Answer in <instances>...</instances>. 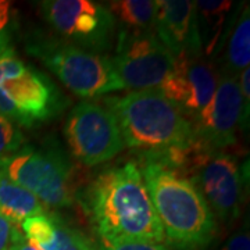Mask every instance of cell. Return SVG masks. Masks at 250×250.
I'll list each match as a JSON object with an SVG mask.
<instances>
[{"label":"cell","instance_id":"cell-1","mask_svg":"<svg viewBox=\"0 0 250 250\" xmlns=\"http://www.w3.org/2000/svg\"><path fill=\"white\" fill-rule=\"evenodd\" d=\"M78 197L102 243L166 245L161 224L135 161L103 170Z\"/></svg>","mask_w":250,"mask_h":250},{"label":"cell","instance_id":"cell-2","mask_svg":"<svg viewBox=\"0 0 250 250\" xmlns=\"http://www.w3.org/2000/svg\"><path fill=\"white\" fill-rule=\"evenodd\" d=\"M139 168L166 245L171 250H206L211 246L220 232V224L195 185L156 161H142Z\"/></svg>","mask_w":250,"mask_h":250},{"label":"cell","instance_id":"cell-3","mask_svg":"<svg viewBox=\"0 0 250 250\" xmlns=\"http://www.w3.org/2000/svg\"><path fill=\"white\" fill-rule=\"evenodd\" d=\"M103 104L116 117L124 145L138 153L141 161L156 160L196 141L190 120L159 89L106 96Z\"/></svg>","mask_w":250,"mask_h":250},{"label":"cell","instance_id":"cell-4","mask_svg":"<svg viewBox=\"0 0 250 250\" xmlns=\"http://www.w3.org/2000/svg\"><path fill=\"white\" fill-rule=\"evenodd\" d=\"M25 50L83 100L125 89L110 56L85 50L42 28L28 32Z\"/></svg>","mask_w":250,"mask_h":250},{"label":"cell","instance_id":"cell-5","mask_svg":"<svg viewBox=\"0 0 250 250\" xmlns=\"http://www.w3.org/2000/svg\"><path fill=\"white\" fill-rule=\"evenodd\" d=\"M70 104L54 81L10 50L0 57V114L17 126L36 128L62 116Z\"/></svg>","mask_w":250,"mask_h":250},{"label":"cell","instance_id":"cell-6","mask_svg":"<svg viewBox=\"0 0 250 250\" xmlns=\"http://www.w3.org/2000/svg\"><path fill=\"white\" fill-rule=\"evenodd\" d=\"M0 172L27 189L47 210L75 205V168L57 138L49 136L39 146L27 143L0 160Z\"/></svg>","mask_w":250,"mask_h":250},{"label":"cell","instance_id":"cell-7","mask_svg":"<svg viewBox=\"0 0 250 250\" xmlns=\"http://www.w3.org/2000/svg\"><path fill=\"white\" fill-rule=\"evenodd\" d=\"M203 196L218 224L229 225L245 203V167L227 150H208L195 143L177 171Z\"/></svg>","mask_w":250,"mask_h":250},{"label":"cell","instance_id":"cell-8","mask_svg":"<svg viewBox=\"0 0 250 250\" xmlns=\"http://www.w3.org/2000/svg\"><path fill=\"white\" fill-rule=\"evenodd\" d=\"M38 4L54 35L72 45L106 54L116 43L118 25L106 4L93 0H46Z\"/></svg>","mask_w":250,"mask_h":250},{"label":"cell","instance_id":"cell-9","mask_svg":"<svg viewBox=\"0 0 250 250\" xmlns=\"http://www.w3.org/2000/svg\"><path fill=\"white\" fill-rule=\"evenodd\" d=\"M64 135L74 159L85 167L113 160L125 147L114 114L96 100H81L70 110Z\"/></svg>","mask_w":250,"mask_h":250},{"label":"cell","instance_id":"cell-10","mask_svg":"<svg viewBox=\"0 0 250 250\" xmlns=\"http://www.w3.org/2000/svg\"><path fill=\"white\" fill-rule=\"evenodd\" d=\"M113 67L125 89H157L171 74L175 60L154 29L128 31L118 28Z\"/></svg>","mask_w":250,"mask_h":250},{"label":"cell","instance_id":"cell-11","mask_svg":"<svg viewBox=\"0 0 250 250\" xmlns=\"http://www.w3.org/2000/svg\"><path fill=\"white\" fill-rule=\"evenodd\" d=\"M243 106L238 78L220 75L213 98L190 123L197 143L208 150H225L243 131Z\"/></svg>","mask_w":250,"mask_h":250},{"label":"cell","instance_id":"cell-12","mask_svg":"<svg viewBox=\"0 0 250 250\" xmlns=\"http://www.w3.org/2000/svg\"><path fill=\"white\" fill-rule=\"evenodd\" d=\"M218 80L214 64L203 57L179 60L157 89L192 121L213 98Z\"/></svg>","mask_w":250,"mask_h":250},{"label":"cell","instance_id":"cell-13","mask_svg":"<svg viewBox=\"0 0 250 250\" xmlns=\"http://www.w3.org/2000/svg\"><path fill=\"white\" fill-rule=\"evenodd\" d=\"M154 32L175 62L203 57L195 1L157 0Z\"/></svg>","mask_w":250,"mask_h":250},{"label":"cell","instance_id":"cell-14","mask_svg":"<svg viewBox=\"0 0 250 250\" xmlns=\"http://www.w3.org/2000/svg\"><path fill=\"white\" fill-rule=\"evenodd\" d=\"M22 235L39 250H96L85 233L62 215L46 210L20 225Z\"/></svg>","mask_w":250,"mask_h":250},{"label":"cell","instance_id":"cell-15","mask_svg":"<svg viewBox=\"0 0 250 250\" xmlns=\"http://www.w3.org/2000/svg\"><path fill=\"white\" fill-rule=\"evenodd\" d=\"M213 56H217L220 75L238 78L250 64V11L249 4L241 3L224 27Z\"/></svg>","mask_w":250,"mask_h":250},{"label":"cell","instance_id":"cell-16","mask_svg":"<svg viewBox=\"0 0 250 250\" xmlns=\"http://www.w3.org/2000/svg\"><path fill=\"white\" fill-rule=\"evenodd\" d=\"M233 3L229 0H197L195 1L197 31L202 42L203 54L211 57L224 27L228 21Z\"/></svg>","mask_w":250,"mask_h":250},{"label":"cell","instance_id":"cell-17","mask_svg":"<svg viewBox=\"0 0 250 250\" xmlns=\"http://www.w3.org/2000/svg\"><path fill=\"white\" fill-rule=\"evenodd\" d=\"M46 210L32 193L0 172V211L10 223L20 228L24 220Z\"/></svg>","mask_w":250,"mask_h":250},{"label":"cell","instance_id":"cell-18","mask_svg":"<svg viewBox=\"0 0 250 250\" xmlns=\"http://www.w3.org/2000/svg\"><path fill=\"white\" fill-rule=\"evenodd\" d=\"M118 28L128 31H152L157 0H114L107 4Z\"/></svg>","mask_w":250,"mask_h":250},{"label":"cell","instance_id":"cell-19","mask_svg":"<svg viewBox=\"0 0 250 250\" xmlns=\"http://www.w3.org/2000/svg\"><path fill=\"white\" fill-rule=\"evenodd\" d=\"M18 28V18L13 4L7 0H0V57L14 50L13 42Z\"/></svg>","mask_w":250,"mask_h":250},{"label":"cell","instance_id":"cell-20","mask_svg":"<svg viewBox=\"0 0 250 250\" xmlns=\"http://www.w3.org/2000/svg\"><path fill=\"white\" fill-rule=\"evenodd\" d=\"M27 143L25 135L17 125L0 114V160L21 150Z\"/></svg>","mask_w":250,"mask_h":250},{"label":"cell","instance_id":"cell-21","mask_svg":"<svg viewBox=\"0 0 250 250\" xmlns=\"http://www.w3.org/2000/svg\"><path fill=\"white\" fill-rule=\"evenodd\" d=\"M99 250H171L164 243H102Z\"/></svg>","mask_w":250,"mask_h":250},{"label":"cell","instance_id":"cell-22","mask_svg":"<svg viewBox=\"0 0 250 250\" xmlns=\"http://www.w3.org/2000/svg\"><path fill=\"white\" fill-rule=\"evenodd\" d=\"M20 228L11 224L0 211V250H10Z\"/></svg>","mask_w":250,"mask_h":250},{"label":"cell","instance_id":"cell-23","mask_svg":"<svg viewBox=\"0 0 250 250\" xmlns=\"http://www.w3.org/2000/svg\"><path fill=\"white\" fill-rule=\"evenodd\" d=\"M221 250H250V236L248 227L233 233Z\"/></svg>","mask_w":250,"mask_h":250},{"label":"cell","instance_id":"cell-24","mask_svg":"<svg viewBox=\"0 0 250 250\" xmlns=\"http://www.w3.org/2000/svg\"><path fill=\"white\" fill-rule=\"evenodd\" d=\"M10 250H39L36 246H34L31 242L28 241L27 238L22 235L21 231H18L17 235H16V238H14V241L11 243V246H10Z\"/></svg>","mask_w":250,"mask_h":250},{"label":"cell","instance_id":"cell-25","mask_svg":"<svg viewBox=\"0 0 250 250\" xmlns=\"http://www.w3.org/2000/svg\"><path fill=\"white\" fill-rule=\"evenodd\" d=\"M96 250H99V249H96Z\"/></svg>","mask_w":250,"mask_h":250}]
</instances>
